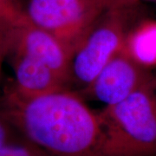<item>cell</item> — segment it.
I'll return each mask as SVG.
<instances>
[{
    "mask_svg": "<svg viewBox=\"0 0 156 156\" xmlns=\"http://www.w3.org/2000/svg\"><path fill=\"white\" fill-rule=\"evenodd\" d=\"M0 108L13 128L53 156H108L100 113L67 89L25 96L11 85Z\"/></svg>",
    "mask_w": 156,
    "mask_h": 156,
    "instance_id": "6da1fadb",
    "label": "cell"
},
{
    "mask_svg": "<svg viewBox=\"0 0 156 156\" xmlns=\"http://www.w3.org/2000/svg\"><path fill=\"white\" fill-rule=\"evenodd\" d=\"M108 156H156V78L127 99L99 112Z\"/></svg>",
    "mask_w": 156,
    "mask_h": 156,
    "instance_id": "7a4b0ae2",
    "label": "cell"
},
{
    "mask_svg": "<svg viewBox=\"0 0 156 156\" xmlns=\"http://www.w3.org/2000/svg\"><path fill=\"white\" fill-rule=\"evenodd\" d=\"M137 6L138 0H119L107 8L73 53L70 77L89 86L107 63L124 49Z\"/></svg>",
    "mask_w": 156,
    "mask_h": 156,
    "instance_id": "3957f363",
    "label": "cell"
},
{
    "mask_svg": "<svg viewBox=\"0 0 156 156\" xmlns=\"http://www.w3.org/2000/svg\"><path fill=\"white\" fill-rule=\"evenodd\" d=\"M108 6L96 0H29L24 11L29 21L58 40L71 58Z\"/></svg>",
    "mask_w": 156,
    "mask_h": 156,
    "instance_id": "277c9868",
    "label": "cell"
},
{
    "mask_svg": "<svg viewBox=\"0 0 156 156\" xmlns=\"http://www.w3.org/2000/svg\"><path fill=\"white\" fill-rule=\"evenodd\" d=\"M152 76L124 47L103 67L89 87L95 99L110 107L127 99Z\"/></svg>",
    "mask_w": 156,
    "mask_h": 156,
    "instance_id": "5b68a950",
    "label": "cell"
},
{
    "mask_svg": "<svg viewBox=\"0 0 156 156\" xmlns=\"http://www.w3.org/2000/svg\"><path fill=\"white\" fill-rule=\"evenodd\" d=\"M11 52H17L41 62L65 83L70 79V56L52 35L30 21L16 27Z\"/></svg>",
    "mask_w": 156,
    "mask_h": 156,
    "instance_id": "8992f818",
    "label": "cell"
},
{
    "mask_svg": "<svg viewBox=\"0 0 156 156\" xmlns=\"http://www.w3.org/2000/svg\"><path fill=\"white\" fill-rule=\"evenodd\" d=\"M15 79L11 86L25 96L46 95L64 89L65 82L41 62L17 52H11Z\"/></svg>",
    "mask_w": 156,
    "mask_h": 156,
    "instance_id": "52a82bcc",
    "label": "cell"
},
{
    "mask_svg": "<svg viewBox=\"0 0 156 156\" xmlns=\"http://www.w3.org/2000/svg\"><path fill=\"white\" fill-rule=\"evenodd\" d=\"M125 50L145 68L156 64V21L147 20L134 26L125 44Z\"/></svg>",
    "mask_w": 156,
    "mask_h": 156,
    "instance_id": "ba28073f",
    "label": "cell"
},
{
    "mask_svg": "<svg viewBox=\"0 0 156 156\" xmlns=\"http://www.w3.org/2000/svg\"><path fill=\"white\" fill-rule=\"evenodd\" d=\"M0 156H53L23 137L0 147Z\"/></svg>",
    "mask_w": 156,
    "mask_h": 156,
    "instance_id": "9c48e42d",
    "label": "cell"
},
{
    "mask_svg": "<svg viewBox=\"0 0 156 156\" xmlns=\"http://www.w3.org/2000/svg\"><path fill=\"white\" fill-rule=\"evenodd\" d=\"M28 20L18 0H0V25H19Z\"/></svg>",
    "mask_w": 156,
    "mask_h": 156,
    "instance_id": "30bf717a",
    "label": "cell"
},
{
    "mask_svg": "<svg viewBox=\"0 0 156 156\" xmlns=\"http://www.w3.org/2000/svg\"><path fill=\"white\" fill-rule=\"evenodd\" d=\"M17 26L18 25H0V82L3 63L11 53Z\"/></svg>",
    "mask_w": 156,
    "mask_h": 156,
    "instance_id": "8fae6325",
    "label": "cell"
},
{
    "mask_svg": "<svg viewBox=\"0 0 156 156\" xmlns=\"http://www.w3.org/2000/svg\"><path fill=\"white\" fill-rule=\"evenodd\" d=\"M23 137L11 125L5 115L0 108V147L10 141Z\"/></svg>",
    "mask_w": 156,
    "mask_h": 156,
    "instance_id": "7c38bea8",
    "label": "cell"
},
{
    "mask_svg": "<svg viewBox=\"0 0 156 156\" xmlns=\"http://www.w3.org/2000/svg\"><path fill=\"white\" fill-rule=\"evenodd\" d=\"M96 1H99V2H101V3H104V4L108 5H112L113 4L116 3L117 1H119V0H96Z\"/></svg>",
    "mask_w": 156,
    "mask_h": 156,
    "instance_id": "4fadbf2b",
    "label": "cell"
},
{
    "mask_svg": "<svg viewBox=\"0 0 156 156\" xmlns=\"http://www.w3.org/2000/svg\"><path fill=\"white\" fill-rule=\"evenodd\" d=\"M150 1H155L156 2V0H150Z\"/></svg>",
    "mask_w": 156,
    "mask_h": 156,
    "instance_id": "5bb4252c",
    "label": "cell"
}]
</instances>
